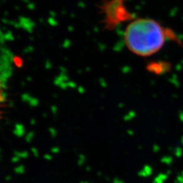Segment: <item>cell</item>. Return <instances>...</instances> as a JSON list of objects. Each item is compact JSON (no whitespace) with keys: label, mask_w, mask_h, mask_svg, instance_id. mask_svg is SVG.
<instances>
[{"label":"cell","mask_w":183,"mask_h":183,"mask_svg":"<svg viewBox=\"0 0 183 183\" xmlns=\"http://www.w3.org/2000/svg\"><path fill=\"white\" fill-rule=\"evenodd\" d=\"M168 40L180 43L173 31L151 18L132 20L124 32V41L127 48L140 56L154 55Z\"/></svg>","instance_id":"1"},{"label":"cell","mask_w":183,"mask_h":183,"mask_svg":"<svg viewBox=\"0 0 183 183\" xmlns=\"http://www.w3.org/2000/svg\"><path fill=\"white\" fill-rule=\"evenodd\" d=\"M126 0H107L100 6L105 29L113 30L119 24L133 19L125 4Z\"/></svg>","instance_id":"2"},{"label":"cell","mask_w":183,"mask_h":183,"mask_svg":"<svg viewBox=\"0 0 183 183\" xmlns=\"http://www.w3.org/2000/svg\"><path fill=\"white\" fill-rule=\"evenodd\" d=\"M170 172L169 173H166V174H163V173H161L159 174L158 176H157L155 178V180H154V182L155 183H164L166 180L168 179L169 174H170Z\"/></svg>","instance_id":"3"},{"label":"cell","mask_w":183,"mask_h":183,"mask_svg":"<svg viewBox=\"0 0 183 183\" xmlns=\"http://www.w3.org/2000/svg\"><path fill=\"white\" fill-rule=\"evenodd\" d=\"M161 162L167 165H170L173 162V157L172 156H165L161 159Z\"/></svg>","instance_id":"4"},{"label":"cell","mask_w":183,"mask_h":183,"mask_svg":"<svg viewBox=\"0 0 183 183\" xmlns=\"http://www.w3.org/2000/svg\"><path fill=\"white\" fill-rule=\"evenodd\" d=\"M183 154V150L180 147H177L174 149V155H175L177 157H180Z\"/></svg>","instance_id":"5"},{"label":"cell","mask_w":183,"mask_h":183,"mask_svg":"<svg viewBox=\"0 0 183 183\" xmlns=\"http://www.w3.org/2000/svg\"><path fill=\"white\" fill-rule=\"evenodd\" d=\"M175 182H180V183H183V172H180L178 175L177 176L176 180Z\"/></svg>","instance_id":"6"},{"label":"cell","mask_w":183,"mask_h":183,"mask_svg":"<svg viewBox=\"0 0 183 183\" xmlns=\"http://www.w3.org/2000/svg\"><path fill=\"white\" fill-rule=\"evenodd\" d=\"M181 143H182V144H183V137L182 138V140H181Z\"/></svg>","instance_id":"7"},{"label":"cell","mask_w":183,"mask_h":183,"mask_svg":"<svg viewBox=\"0 0 183 183\" xmlns=\"http://www.w3.org/2000/svg\"><path fill=\"white\" fill-rule=\"evenodd\" d=\"M175 183H180V182H175Z\"/></svg>","instance_id":"8"}]
</instances>
